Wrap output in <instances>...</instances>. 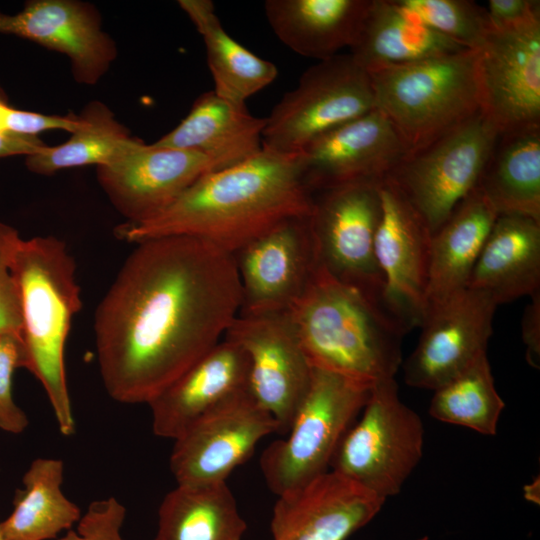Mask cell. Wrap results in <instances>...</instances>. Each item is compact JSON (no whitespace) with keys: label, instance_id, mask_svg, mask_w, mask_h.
<instances>
[{"label":"cell","instance_id":"32","mask_svg":"<svg viewBox=\"0 0 540 540\" xmlns=\"http://www.w3.org/2000/svg\"><path fill=\"white\" fill-rule=\"evenodd\" d=\"M504 408L484 354L433 391L429 413L439 421L492 436Z\"/></svg>","mask_w":540,"mask_h":540},{"label":"cell","instance_id":"3","mask_svg":"<svg viewBox=\"0 0 540 540\" xmlns=\"http://www.w3.org/2000/svg\"><path fill=\"white\" fill-rule=\"evenodd\" d=\"M286 312L312 368L373 386L394 378L402 363L404 330L319 261Z\"/></svg>","mask_w":540,"mask_h":540},{"label":"cell","instance_id":"33","mask_svg":"<svg viewBox=\"0 0 540 540\" xmlns=\"http://www.w3.org/2000/svg\"><path fill=\"white\" fill-rule=\"evenodd\" d=\"M406 12L466 49L478 50L492 30L487 9L469 0H395Z\"/></svg>","mask_w":540,"mask_h":540},{"label":"cell","instance_id":"23","mask_svg":"<svg viewBox=\"0 0 540 540\" xmlns=\"http://www.w3.org/2000/svg\"><path fill=\"white\" fill-rule=\"evenodd\" d=\"M466 288L487 294L497 306L539 292L540 222L498 215Z\"/></svg>","mask_w":540,"mask_h":540},{"label":"cell","instance_id":"7","mask_svg":"<svg viewBox=\"0 0 540 540\" xmlns=\"http://www.w3.org/2000/svg\"><path fill=\"white\" fill-rule=\"evenodd\" d=\"M330 463L334 471L386 500L397 495L423 456L424 426L398 395L395 378L373 385Z\"/></svg>","mask_w":540,"mask_h":540},{"label":"cell","instance_id":"28","mask_svg":"<svg viewBox=\"0 0 540 540\" xmlns=\"http://www.w3.org/2000/svg\"><path fill=\"white\" fill-rule=\"evenodd\" d=\"M64 463L61 459H34L15 493L13 510L0 521L4 540H51L71 529L81 510L63 492Z\"/></svg>","mask_w":540,"mask_h":540},{"label":"cell","instance_id":"8","mask_svg":"<svg viewBox=\"0 0 540 540\" xmlns=\"http://www.w3.org/2000/svg\"><path fill=\"white\" fill-rule=\"evenodd\" d=\"M376 108L370 74L349 54L309 67L266 117L262 148L298 154L322 134Z\"/></svg>","mask_w":540,"mask_h":540},{"label":"cell","instance_id":"42","mask_svg":"<svg viewBox=\"0 0 540 540\" xmlns=\"http://www.w3.org/2000/svg\"><path fill=\"white\" fill-rule=\"evenodd\" d=\"M0 540H4V538H3L2 534H1V532H0Z\"/></svg>","mask_w":540,"mask_h":540},{"label":"cell","instance_id":"41","mask_svg":"<svg viewBox=\"0 0 540 540\" xmlns=\"http://www.w3.org/2000/svg\"><path fill=\"white\" fill-rule=\"evenodd\" d=\"M0 103L8 104V96L5 90L0 86Z\"/></svg>","mask_w":540,"mask_h":540},{"label":"cell","instance_id":"35","mask_svg":"<svg viewBox=\"0 0 540 540\" xmlns=\"http://www.w3.org/2000/svg\"><path fill=\"white\" fill-rule=\"evenodd\" d=\"M23 366L21 339L12 335L0 336V430L21 434L29 425L27 414L13 396V376Z\"/></svg>","mask_w":540,"mask_h":540},{"label":"cell","instance_id":"19","mask_svg":"<svg viewBox=\"0 0 540 540\" xmlns=\"http://www.w3.org/2000/svg\"><path fill=\"white\" fill-rule=\"evenodd\" d=\"M0 33L64 54L75 81L83 85L98 83L118 54L97 8L78 0H30L15 14L0 10Z\"/></svg>","mask_w":540,"mask_h":540},{"label":"cell","instance_id":"11","mask_svg":"<svg viewBox=\"0 0 540 540\" xmlns=\"http://www.w3.org/2000/svg\"><path fill=\"white\" fill-rule=\"evenodd\" d=\"M381 217L374 240L383 280V305L405 333L421 326L427 314L432 233L397 186L388 178L378 185Z\"/></svg>","mask_w":540,"mask_h":540},{"label":"cell","instance_id":"17","mask_svg":"<svg viewBox=\"0 0 540 540\" xmlns=\"http://www.w3.org/2000/svg\"><path fill=\"white\" fill-rule=\"evenodd\" d=\"M477 53L482 112L498 132L540 125V20L492 28Z\"/></svg>","mask_w":540,"mask_h":540},{"label":"cell","instance_id":"38","mask_svg":"<svg viewBox=\"0 0 540 540\" xmlns=\"http://www.w3.org/2000/svg\"><path fill=\"white\" fill-rule=\"evenodd\" d=\"M487 12L493 29L506 30L540 20V2L489 0Z\"/></svg>","mask_w":540,"mask_h":540},{"label":"cell","instance_id":"39","mask_svg":"<svg viewBox=\"0 0 540 540\" xmlns=\"http://www.w3.org/2000/svg\"><path fill=\"white\" fill-rule=\"evenodd\" d=\"M522 339L526 346L528 363L539 368L540 365V291L531 296L522 318Z\"/></svg>","mask_w":540,"mask_h":540},{"label":"cell","instance_id":"24","mask_svg":"<svg viewBox=\"0 0 540 540\" xmlns=\"http://www.w3.org/2000/svg\"><path fill=\"white\" fill-rule=\"evenodd\" d=\"M369 4L370 0H267L264 10L284 45L320 61L353 45Z\"/></svg>","mask_w":540,"mask_h":540},{"label":"cell","instance_id":"6","mask_svg":"<svg viewBox=\"0 0 540 540\" xmlns=\"http://www.w3.org/2000/svg\"><path fill=\"white\" fill-rule=\"evenodd\" d=\"M372 387L312 368L308 390L286 438L272 442L260 458L262 474L274 494L298 490L329 471L338 444Z\"/></svg>","mask_w":540,"mask_h":540},{"label":"cell","instance_id":"31","mask_svg":"<svg viewBox=\"0 0 540 540\" xmlns=\"http://www.w3.org/2000/svg\"><path fill=\"white\" fill-rule=\"evenodd\" d=\"M79 126L58 146H46L25 158L27 169L39 175L87 165L102 166L134 148L141 140L130 135L104 103L89 102L79 114Z\"/></svg>","mask_w":540,"mask_h":540},{"label":"cell","instance_id":"21","mask_svg":"<svg viewBox=\"0 0 540 540\" xmlns=\"http://www.w3.org/2000/svg\"><path fill=\"white\" fill-rule=\"evenodd\" d=\"M247 393L248 357L223 337L148 403L153 432L175 440L200 418Z\"/></svg>","mask_w":540,"mask_h":540},{"label":"cell","instance_id":"13","mask_svg":"<svg viewBox=\"0 0 540 540\" xmlns=\"http://www.w3.org/2000/svg\"><path fill=\"white\" fill-rule=\"evenodd\" d=\"M496 307L490 296L470 288L431 307L403 364L406 384L434 391L487 354Z\"/></svg>","mask_w":540,"mask_h":540},{"label":"cell","instance_id":"14","mask_svg":"<svg viewBox=\"0 0 540 540\" xmlns=\"http://www.w3.org/2000/svg\"><path fill=\"white\" fill-rule=\"evenodd\" d=\"M278 432L270 413L251 393L210 412L174 440L170 470L177 484L226 482L265 436Z\"/></svg>","mask_w":540,"mask_h":540},{"label":"cell","instance_id":"22","mask_svg":"<svg viewBox=\"0 0 540 540\" xmlns=\"http://www.w3.org/2000/svg\"><path fill=\"white\" fill-rule=\"evenodd\" d=\"M265 124L266 117L253 116L246 104L223 99L212 90L202 93L186 117L153 144L199 153L218 171L257 155Z\"/></svg>","mask_w":540,"mask_h":540},{"label":"cell","instance_id":"34","mask_svg":"<svg viewBox=\"0 0 540 540\" xmlns=\"http://www.w3.org/2000/svg\"><path fill=\"white\" fill-rule=\"evenodd\" d=\"M23 238L12 226L0 221V336L21 339L20 295L14 275V261Z\"/></svg>","mask_w":540,"mask_h":540},{"label":"cell","instance_id":"18","mask_svg":"<svg viewBox=\"0 0 540 540\" xmlns=\"http://www.w3.org/2000/svg\"><path fill=\"white\" fill-rule=\"evenodd\" d=\"M211 171L212 162L199 153L140 141L113 162L97 166V180L126 222L135 224L157 216Z\"/></svg>","mask_w":540,"mask_h":540},{"label":"cell","instance_id":"27","mask_svg":"<svg viewBox=\"0 0 540 540\" xmlns=\"http://www.w3.org/2000/svg\"><path fill=\"white\" fill-rule=\"evenodd\" d=\"M476 188L498 215L540 222V125L498 133Z\"/></svg>","mask_w":540,"mask_h":540},{"label":"cell","instance_id":"9","mask_svg":"<svg viewBox=\"0 0 540 540\" xmlns=\"http://www.w3.org/2000/svg\"><path fill=\"white\" fill-rule=\"evenodd\" d=\"M498 133L480 112L410 152L386 177L419 213L432 235L477 187Z\"/></svg>","mask_w":540,"mask_h":540},{"label":"cell","instance_id":"5","mask_svg":"<svg viewBox=\"0 0 540 540\" xmlns=\"http://www.w3.org/2000/svg\"><path fill=\"white\" fill-rule=\"evenodd\" d=\"M369 74L376 108L410 152L482 112L477 50L462 49Z\"/></svg>","mask_w":540,"mask_h":540},{"label":"cell","instance_id":"30","mask_svg":"<svg viewBox=\"0 0 540 540\" xmlns=\"http://www.w3.org/2000/svg\"><path fill=\"white\" fill-rule=\"evenodd\" d=\"M178 5L203 39L213 91L219 97L246 104L249 97L276 79L275 64L258 57L225 31L212 1L179 0Z\"/></svg>","mask_w":540,"mask_h":540},{"label":"cell","instance_id":"26","mask_svg":"<svg viewBox=\"0 0 540 540\" xmlns=\"http://www.w3.org/2000/svg\"><path fill=\"white\" fill-rule=\"evenodd\" d=\"M497 217L498 214L489 201L475 188L432 235L427 312L431 307L466 288L471 271Z\"/></svg>","mask_w":540,"mask_h":540},{"label":"cell","instance_id":"16","mask_svg":"<svg viewBox=\"0 0 540 540\" xmlns=\"http://www.w3.org/2000/svg\"><path fill=\"white\" fill-rule=\"evenodd\" d=\"M241 287L239 314L286 312L318 262L308 217L287 219L233 254Z\"/></svg>","mask_w":540,"mask_h":540},{"label":"cell","instance_id":"15","mask_svg":"<svg viewBox=\"0 0 540 540\" xmlns=\"http://www.w3.org/2000/svg\"><path fill=\"white\" fill-rule=\"evenodd\" d=\"M409 153L391 121L375 108L317 137L298 157L313 195L346 183L379 182Z\"/></svg>","mask_w":540,"mask_h":540},{"label":"cell","instance_id":"29","mask_svg":"<svg viewBox=\"0 0 540 540\" xmlns=\"http://www.w3.org/2000/svg\"><path fill=\"white\" fill-rule=\"evenodd\" d=\"M246 529L226 482L177 484L159 506L153 540H241Z\"/></svg>","mask_w":540,"mask_h":540},{"label":"cell","instance_id":"36","mask_svg":"<svg viewBox=\"0 0 540 540\" xmlns=\"http://www.w3.org/2000/svg\"><path fill=\"white\" fill-rule=\"evenodd\" d=\"M126 507L115 497L92 501L77 522L57 540H125L121 534Z\"/></svg>","mask_w":540,"mask_h":540},{"label":"cell","instance_id":"4","mask_svg":"<svg viewBox=\"0 0 540 540\" xmlns=\"http://www.w3.org/2000/svg\"><path fill=\"white\" fill-rule=\"evenodd\" d=\"M22 318L23 366L43 387L59 432H75L64 352L74 315L81 308L76 263L54 236L22 239L14 261Z\"/></svg>","mask_w":540,"mask_h":540},{"label":"cell","instance_id":"20","mask_svg":"<svg viewBox=\"0 0 540 540\" xmlns=\"http://www.w3.org/2000/svg\"><path fill=\"white\" fill-rule=\"evenodd\" d=\"M385 501L329 470L278 496L270 523L273 540H346L369 523Z\"/></svg>","mask_w":540,"mask_h":540},{"label":"cell","instance_id":"10","mask_svg":"<svg viewBox=\"0 0 540 540\" xmlns=\"http://www.w3.org/2000/svg\"><path fill=\"white\" fill-rule=\"evenodd\" d=\"M379 182L346 183L314 193L308 223L318 261L386 312L374 253L381 217Z\"/></svg>","mask_w":540,"mask_h":540},{"label":"cell","instance_id":"37","mask_svg":"<svg viewBox=\"0 0 540 540\" xmlns=\"http://www.w3.org/2000/svg\"><path fill=\"white\" fill-rule=\"evenodd\" d=\"M79 126L77 114L46 115L15 109L0 103V133L37 137L47 130H65L72 133Z\"/></svg>","mask_w":540,"mask_h":540},{"label":"cell","instance_id":"2","mask_svg":"<svg viewBox=\"0 0 540 540\" xmlns=\"http://www.w3.org/2000/svg\"><path fill=\"white\" fill-rule=\"evenodd\" d=\"M313 196L298 154L264 149L238 165L200 177L157 216L116 228L137 244L165 236H189L234 254L279 223L309 217Z\"/></svg>","mask_w":540,"mask_h":540},{"label":"cell","instance_id":"40","mask_svg":"<svg viewBox=\"0 0 540 540\" xmlns=\"http://www.w3.org/2000/svg\"><path fill=\"white\" fill-rule=\"evenodd\" d=\"M45 145L38 137H25L0 133V158L16 155H32L42 151Z\"/></svg>","mask_w":540,"mask_h":540},{"label":"cell","instance_id":"1","mask_svg":"<svg viewBox=\"0 0 540 540\" xmlns=\"http://www.w3.org/2000/svg\"><path fill=\"white\" fill-rule=\"evenodd\" d=\"M240 307L232 254L189 236L137 243L95 314L106 392L148 404L223 339Z\"/></svg>","mask_w":540,"mask_h":540},{"label":"cell","instance_id":"12","mask_svg":"<svg viewBox=\"0 0 540 540\" xmlns=\"http://www.w3.org/2000/svg\"><path fill=\"white\" fill-rule=\"evenodd\" d=\"M224 338L246 353L251 395L275 419L277 433L286 434L312 372L287 312L238 314Z\"/></svg>","mask_w":540,"mask_h":540},{"label":"cell","instance_id":"25","mask_svg":"<svg viewBox=\"0 0 540 540\" xmlns=\"http://www.w3.org/2000/svg\"><path fill=\"white\" fill-rule=\"evenodd\" d=\"M466 49L403 10L370 0L350 55L368 73Z\"/></svg>","mask_w":540,"mask_h":540}]
</instances>
